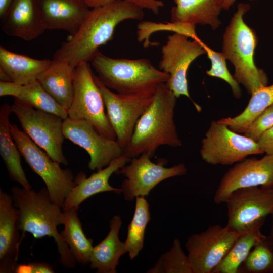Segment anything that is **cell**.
I'll return each mask as SVG.
<instances>
[{
  "instance_id": "cell-42",
  "label": "cell",
  "mask_w": 273,
  "mask_h": 273,
  "mask_svg": "<svg viewBox=\"0 0 273 273\" xmlns=\"http://www.w3.org/2000/svg\"><path fill=\"white\" fill-rule=\"evenodd\" d=\"M236 0H222L223 10H228L229 8L233 6ZM258 1V0H249Z\"/></svg>"
},
{
  "instance_id": "cell-28",
  "label": "cell",
  "mask_w": 273,
  "mask_h": 273,
  "mask_svg": "<svg viewBox=\"0 0 273 273\" xmlns=\"http://www.w3.org/2000/svg\"><path fill=\"white\" fill-rule=\"evenodd\" d=\"M251 95L247 106L240 114L218 121L226 125L232 130L243 133L256 117L273 104V84L263 86Z\"/></svg>"
},
{
  "instance_id": "cell-43",
  "label": "cell",
  "mask_w": 273,
  "mask_h": 273,
  "mask_svg": "<svg viewBox=\"0 0 273 273\" xmlns=\"http://www.w3.org/2000/svg\"><path fill=\"white\" fill-rule=\"evenodd\" d=\"M273 272V266L272 267V269H271V272Z\"/></svg>"
},
{
  "instance_id": "cell-15",
  "label": "cell",
  "mask_w": 273,
  "mask_h": 273,
  "mask_svg": "<svg viewBox=\"0 0 273 273\" xmlns=\"http://www.w3.org/2000/svg\"><path fill=\"white\" fill-rule=\"evenodd\" d=\"M63 132L65 139L82 147L89 154L88 167L100 170L123 153V149L116 140L99 133L85 120L64 119Z\"/></svg>"
},
{
  "instance_id": "cell-13",
  "label": "cell",
  "mask_w": 273,
  "mask_h": 273,
  "mask_svg": "<svg viewBox=\"0 0 273 273\" xmlns=\"http://www.w3.org/2000/svg\"><path fill=\"white\" fill-rule=\"evenodd\" d=\"M240 235L216 224L190 236L185 247L193 273H212Z\"/></svg>"
},
{
  "instance_id": "cell-24",
  "label": "cell",
  "mask_w": 273,
  "mask_h": 273,
  "mask_svg": "<svg viewBox=\"0 0 273 273\" xmlns=\"http://www.w3.org/2000/svg\"><path fill=\"white\" fill-rule=\"evenodd\" d=\"M75 68L67 62L53 59L49 66L37 78L46 91L67 110L73 97Z\"/></svg>"
},
{
  "instance_id": "cell-1",
  "label": "cell",
  "mask_w": 273,
  "mask_h": 273,
  "mask_svg": "<svg viewBox=\"0 0 273 273\" xmlns=\"http://www.w3.org/2000/svg\"><path fill=\"white\" fill-rule=\"evenodd\" d=\"M143 9L125 0H116L90 10L77 31L63 42L53 59L68 62L74 67L90 62L99 48L110 41L117 26L126 20H140Z\"/></svg>"
},
{
  "instance_id": "cell-17",
  "label": "cell",
  "mask_w": 273,
  "mask_h": 273,
  "mask_svg": "<svg viewBox=\"0 0 273 273\" xmlns=\"http://www.w3.org/2000/svg\"><path fill=\"white\" fill-rule=\"evenodd\" d=\"M18 209L11 195L0 189V272H14L23 235H20Z\"/></svg>"
},
{
  "instance_id": "cell-8",
  "label": "cell",
  "mask_w": 273,
  "mask_h": 273,
  "mask_svg": "<svg viewBox=\"0 0 273 273\" xmlns=\"http://www.w3.org/2000/svg\"><path fill=\"white\" fill-rule=\"evenodd\" d=\"M11 107L23 131L52 159L60 164L68 165L62 148L65 139L63 132L64 119L16 98Z\"/></svg>"
},
{
  "instance_id": "cell-19",
  "label": "cell",
  "mask_w": 273,
  "mask_h": 273,
  "mask_svg": "<svg viewBox=\"0 0 273 273\" xmlns=\"http://www.w3.org/2000/svg\"><path fill=\"white\" fill-rule=\"evenodd\" d=\"M130 160V158L123 153L107 166L96 171L88 177L83 172L78 173L74 178L76 185L66 198L62 206L63 211L73 207H79L85 200L100 193L114 192L117 194L121 193V188L112 187L109 180L113 173H116Z\"/></svg>"
},
{
  "instance_id": "cell-20",
  "label": "cell",
  "mask_w": 273,
  "mask_h": 273,
  "mask_svg": "<svg viewBox=\"0 0 273 273\" xmlns=\"http://www.w3.org/2000/svg\"><path fill=\"white\" fill-rule=\"evenodd\" d=\"M46 30H62L71 36L77 31L89 11L82 0H37Z\"/></svg>"
},
{
  "instance_id": "cell-39",
  "label": "cell",
  "mask_w": 273,
  "mask_h": 273,
  "mask_svg": "<svg viewBox=\"0 0 273 273\" xmlns=\"http://www.w3.org/2000/svg\"><path fill=\"white\" fill-rule=\"evenodd\" d=\"M89 7L93 8L101 7L110 4L116 0H82Z\"/></svg>"
},
{
  "instance_id": "cell-27",
  "label": "cell",
  "mask_w": 273,
  "mask_h": 273,
  "mask_svg": "<svg viewBox=\"0 0 273 273\" xmlns=\"http://www.w3.org/2000/svg\"><path fill=\"white\" fill-rule=\"evenodd\" d=\"M79 207L63 211L62 223L64 229L60 233L76 262L86 265L89 263L94 246L93 240L85 235L78 217Z\"/></svg>"
},
{
  "instance_id": "cell-40",
  "label": "cell",
  "mask_w": 273,
  "mask_h": 273,
  "mask_svg": "<svg viewBox=\"0 0 273 273\" xmlns=\"http://www.w3.org/2000/svg\"><path fill=\"white\" fill-rule=\"evenodd\" d=\"M13 0H0V17L2 18L7 12Z\"/></svg>"
},
{
  "instance_id": "cell-2",
  "label": "cell",
  "mask_w": 273,
  "mask_h": 273,
  "mask_svg": "<svg viewBox=\"0 0 273 273\" xmlns=\"http://www.w3.org/2000/svg\"><path fill=\"white\" fill-rule=\"evenodd\" d=\"M11 192L14 206L18 209L19 228L23 234L28 232L37 239L53 238L61 264L66 268H74L76 261L57 229L62 224V208L52 201L47 188L37 192L15 186Z\"/></svg>"
},
{
  "instance_id": "cell-14",
  "label": "cell",
  "mask_w": 273,
  "mask_h": 273,
  "mask_svg": "<svg viewBox=\"0 0 273 273\" xmlns=\"http://www.w3.org/2000/svg\"><path fill=\"white\" fill-rule=\"evenodd\" d=\"M150 158L147 153H143L132 158L128 165H125L117 172L126 177L120 188L126 200H133L137 196L145 197L160 182L183 175L187 171L183 163L165 167L161 161L155 163Z\"/></svg>"
},
{
  "instance_id": "cell-31",
  "label": "cell",
  "mask_w": 273,
  "mask_h": 273,
  "mask_svg": "<svg viewBox=\"0 0 273 273\" xmlns=\"http://www.w3.org/2000/svg\"><path fill=\"white\" fill-rule=\"evenodd\" d=\"M273 266V248L265 239L252 248L241 266L240 272H270Z\"/></svg>"
},
{
  "instance_id": "cell-34",
  "label": "cell",
  "mask_w": 273,
  "mask_h": 273,
  "mask_svg": "<svg viewBox=\"0 0 273 273\" xmlns=\"http://www.w3.org/2000/svg\"><path fill=\"white\" fill-rule=\"evenodd\" d=\"M138 39L139 41L148 40L150 35L153 32L159 30H170L175 33L184 34L193 39H199L195 32V25L170 22L166 24L156 23L153 22H143L140 23L138 27Z\"/></svg>"
},
{
  "instance_id": "cell-35",
  "label": "cell",
  "mask_w": 273,
  "mask_h": 273,
  "mask_svg": "<svg viewBox=\"0 0 273 273\" xmlns=\"http://www.w3.org/2000/svg\"><path fill=\"white\" fill-rule=\"evenodd\" d=\"M272 126L273 104L256 117L243 134L257 142L262 134Z\"/></svg>"
},
{
  "instance_id": "cell-37",
  "label": "cell",
  "mask_w": 273,
  "mask_h": 273,
  "mask_svg": "<svg viewBox=\"0 0 273 273\" xmlns=\"http://www.w3.org/2000/svg\"><path fill=\"white\" fill-rule=\"evenodd\" d=\"M142 9H146L157 14L160 9L164 5L160 0H125Z\"/></svg>"
},
{
  "instance_id": "cell-10",
  "label": "cell",
  "mask_w": 273,
  "mask_h": 273,
  "mask_svg": "<svg viewBox=\"0 0 273 273\" xmlns=\"http://www.w3.org/2000/svg\"><path fill=\"white\" fill-rule=\"evenodd\" d=\"M258 143L217 121L211 122L202 140L200 154L213 165L236 164L251 155L263 154Z\"/></svg>"
},
{
  "instance_id": "cell-5",
  "label": "cell",
  "mask_w": 273,
  "mask_h": 273,
  "mask_svg": "<svg viewBox=\"0 0 273 273\" xmlns=\"http://www.w3.org/2000/svg\"><path fill=\"white\" fill-rule=\"evenodd\" d=\"M90 62L102 83L121 94L154 93L170 77L147 59L113 58L98 51Z\"/></svg>"
},
{
  "instance_id": "cell-26",
  "label": "cell",
  "mask_w": 273,
  "mask_h": 273,
  "mask_svg": "<svg viewBox=\"0 0 273 273\" xmlns=\"http://www.w3.org/2000/svg\"><path fill=\"white\" fill-rule=\"evenodd\" d=\"M12 96L34 108L54 114L63 119L68 117V110L59 105L38 80L26 85L0 81V96Z\"/></svg>"
},
{
  "instance_id": "cell-6",
  "label": "cell",
  "mask_w": 273,
  "mask_h": 273,
  "mask_svg": "<svg viewBox=\"0 0 273 273\" xmlns=\"http://www.w3.org/2000/svg\"><path fill=\"white\" fill-rule=\"evenodd\" d=\"M10 131L26 162L44 183L52 201L62 207L66 198L76 185L71 170L61 168L59 163L52 159L16 124H11Z\"/></svg>"
},
{
  "instance_id": "cell-25",
  "label": "cell",
  "mask_w": 273,
  "mask_h": 273,
  "mask_svg": "<svg viewBox=\"0 0 273 273\" xmlns=\"http://www.w3.org/2000/svg\"><path fill=\"white\" fill-rule=\"evenodd\" d=\"M11 105L4 103L0 107V154L10 179L26 189H31L21 163L20 152L10 131L9 116Z\"/></svg>"
},
{
  "instance_id": "cell-4",
  "label": "cell",
  "mask_w": 273,
  "mask_h": 273,
  "mask_svg": "<svg viewBox=\"0 0 273 273\" xmlns=\"http://www.w3.org/2000/svg\"><path fill=\"white\" fill-rule=\"evenodd\" d=\"M250 5L240 3L234 13L223 35L222 52L234 67L233 76L252 95L261 87L267 85L268 77L254 62L258 37L255 30L249 27L243 17Z\"/></svg>"
},
{
  "instance_id": "cell-21",
  "label": "cell",
  "mask_w": 273,
  "mask_h": 273,
  "mask_svg": "<svg viewBox=\"0 0 273 273\" xmlns=\"http://www.w3.org/2000/svg\"><path fill=\"white\" fill-rule=\"evenodd\" d=\"M110 231L106 237L93 247L89 266L98 273H116L120 258L127 252L125 242L119 238L122 225L120 216L114 215L109 223Z\"/></svg>"
},
{
  "instance_id": "cell-33",
  "label": "cell",
  "mask_w": 273,
  "mask_h": 273,
  "mask_svg": "<svg viewBox=\"0 0 273 273\" xmlns=\"http://www.w3.org/2000/svg\"><path fill=\"white\" fill-rule=\"evenodd\" d=\"M160 259L165 273H193L188 255L184 253L178 238L174 240L170 250Z\"/></svg>"
},
{
  "instance_id": "cell-41",
  "label": "cell",
  "mask_w": 273,
  "mask_h": 273,
  "mask_svg": "<svg viewBox=\"0 0 273 273\" xmlns=\"http://www.w3.org/2000/svg\"><path fill=\"white\" fill-rule=\"evenodd\" d=\"M271 215L272 216V223L269 234L268 236H266V240L271 246L273 248V213Z\"/></svg>"
},
{
  "instance_id": "cell-22",
  "label": "cell",
  "mask_w": 273,
  "mask_h": 273,
  "mask_svg": "<svg viewBox=\"0 0 273 273\" xmlns=\"http://www.w3.org/2000/svg\"><path fill=\"white\" fill-rule=\"evenodd\" d=\"M171 11V22L219 27V19L223 10L222 0H174Z\"/></svg>"
},
{
  "instance_id": "cell-12",
  "label": "cell",
  "mask_w": 273,
  "mask_h": 273,
  "mask_svg": "<svg viewBox=\"0 0 273 273\" xmlns=\"http://www.w3.org/2000/svg\"><path fill=\"white\" fill-rule=\"evenodd\" d=\"M184 34L175 32L168 36L166 43L161 48L159 68L169 74L165 84L177 98L185 96L191 99L187 71L196 58L206 53L200 39L190 40Z\"/></svg>"
},
{
  "instance_id": "cell-38",
  "label": "cell",
  "mask_w": 273,
  "mask_h": 273,
  "mask_svg": "<svg viewBox=\"0 0 273 273\" xmlns=\"http://www.w3.org/2000/svg\"><path fill=\"white\" fill-rule=\"evenodd\" d=\"M257 143L263 153L273 155V126L264 132Z\"/></svg>"
},
{
  "instance_id": "cell-23",
  "label": "cell",
  "mask_w": 273,
  "mask_h": 273,
  "mask_svg": "<svg viewBox=\"0 0 273 273\" xmlns=\"http://www.w3.org/2000/svg\"><path fill=\"white\" fill-rule=\"evenodd\" d=\"M51 62L52 60L36 59L0 47V71L16 84L26 85L37 80Z\"/></svg>"
},
{
  "instance_id": "cell-30",
  "label": "cell",
  "mask_w": 273,
  "mask_h": 273,
  "mask_svg": "<svg viewBox=\"0 0 273 273\" xmlns=\"http://www.w3.org/2000/svg\"><path fill=\"white\" fill-rule=\"evenodd\" d=\"M150 220L149 203L144 196H137L133 216L127 227L125 241L130 259L135 258L144 247L145 230Z\"/></svg>"
},
{
  "instance_id": "cell-7",
  "label": "cell",
  "mask_w": 273,
  "mask_h": 273,
  "mask_svg": "<svg viewBox=\"0 0 273 273\" xmlns=\"http://www.w3.org/2000/svg\"><path fill=\"white\" fill-rule=\"evenodd\" d=\"M74 93L68 117L85 120L101 134L116 140L105 111L103 97L88 62L77 66L73 72Z\"/></svg>"
},
{
  "instance_id": "cell-9",
  "label": "cell",
  "mask_w": 273,
  "mask_h": 273,
  "mask_svg": "<svg viewBox=\"0 0 273 273\" xmlns=\"http://www.w3.org/2000/svg\"><path fill=\"white\" fill-rule=\"evenodd\" d=\"M226 226L241 235L261 229L273 213V188L251 187L237 189L228 197Z\"/></svg>"
},
{
  "instance_id": "cell-16",
  "label": "cell",
  "mask_w": 273,
  "mask_h": 273,
  "mask_svg": "<svg viewBox=\"0 0 273 273\" xmlns=\"http://www.w3.org/2000/svg\"><path fill=\"white\" fill-rule=\"evenodd\" d=\"M273 188V155L245 158L236 163L221 178L215 193V204L225 203L233 191L243 188Z\"/></svg>"
},
{
  "instance_id": "cell-32",
  "label": "cell",
  "mask_w": 273,
  "mask_h": 273,
  "mask_svg": "<svg viewBox=\"0 0 273 273\" xmlns=\"http://www.w3.org/2000/svg\"><path fill=\"white\" fill-rule=\"evenodd\" d=\"M202 46L211 63V68L206 71V74L225 81L230 86L234 97L237 99L240 98L242 96V91L239 83L230 73L226 66V59L222 52H216L203 42Z\"/></svg>"
},
{
  "instance_id": "cell-3",
  "label": "cell",
  "mask_w": 273,
  "mask_h": 273,
  "mask_svg": "<svg viewBox=\"0 0 273 273\" xmlns=\"http://www.w3.org/2000/svg\"><path fill=\"white\" fill-rule=\"evenodd\" d=\"M176 99L165 83L157 87L152 103L139 119L123 153L131 159L143 153L151 158L160 146L183 145L174 120Z\"/></svg>"
},
{
  "instance_id": "cell-11",
  "label": "cell",
  "mask_w": 273,
  "mask_h": 273,
  "mask_svg": "<svg viewBox=\"0 0 273 273\" xmlns=\"http://www.w3.org/2000/svg\"><path fill=\"white\" fill-rule=\"evenodd\" d=\"M95 79L116 140L124 149L131 139L139 119L152 103L155 92L139 94L115 93L104 85L96 75Z\"/></svg>"
},
{
  "instance_id": "cell-18",
  "label": "cell",
  "mask_w": 273,
  "mask_h": 273,
  "mask_svg": "<svg viewBox=\"0 0 273 273\" xmlns=\"http://www.w3.org/2000/svg\"><path fill=\"white\" fill-rule=\"evenodd\" d=\"M1 26L8 35L26 41L33 40L46 30L37 0H13Z\"/></svg>"
},
{
  "instance_id": "cell-36",
  "label": "cell",
  "mask_w": 273,
  "mask_h": 273,
  "mask_svg": "<svg viewBox=\"0 0 273 273\" xmlns=\"http://www.w3.org/2000/svg\"><path fill=\"white\" fill-rule=\"evenodd\" d=\"M53 267L46 262H33L28 264H17L14 272L53 273Z\"/></svg>"
},
{
  "instance_id": "cell-29",
  "label": "cell",
  "mask_w": 273,
  "mask_h": 273,
  "mask_svg": "<svg viewBox=\"0 0 273 273\" xmlns=\"http://www.w3.org/2000/svg\"><path fill=\"white\" fill-rule=\"evenodd\" d=\"M260 230L256 229L240 235L212 273H239L253 247L266 237Z\"/></svg>"
}]
</instances>
